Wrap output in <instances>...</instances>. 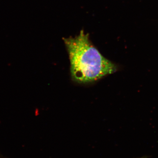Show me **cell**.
<instances>
[{
    "label": "cell",
    "mask_w": 158,
    "mask_h": 158,
    "mask_svg": "<svg viewBox=\"0 0 158 158\" xmlns=\"http://www.w3.org/2000/svg\"><path fill=\"white\" fill-rule=\"evenodd\" d=\"M70 63L72 78L81 84L97 81L116 72L117 66L105 58L81 31L76 37L63 38Z\"/></svg>",
    "instance_id": "cell-1"
},
{
    "label": "cell",
    "mask_w": 158,
    "mask_h": 158,
    "mask_svg": "<svg viewBox=\"0 0 158 158\" xmlns=\"http://www.w3.org/2000/svg\"><path fill=\"white\" fill-rule=\"evenodd\" d=\"M139 158H146L145 157H142Z\"/></svg>",
    "instance_id": "cell-2"
}]
</instances>
